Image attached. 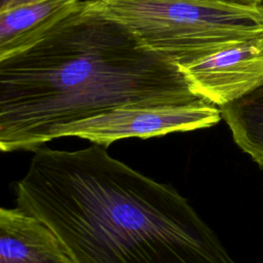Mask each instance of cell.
I'll return each mask as SVG.
<instances>
[{"instance_id":"obj_8","label":"cell","mask_w":263,"mask_h":263,"mask_svg":"<svg viewBox=\"0 0 263 263\" xmlns=\"http://www.w3.org/2000/svg\"><path fill=\"white\" fill-rule=\"evenodd\" d=\"M219 108L236 145L263 167V84Z\"/></svg>"},{"instance_id":"obj_3","label":"cell","mask_w":263,"mask_h":263,"mask_svg":"<svg viewBox=\"0 0 263 263\" xmlns=\"http://www.w3.org/2000/svg\"><path fill=\"white\" fill-rule=\"evenodd\" d=\"M144 46L183 66L263 36V5L224 0H95Z\"/></svg>"},{"instance_id":"obj_10","label":"cell","mask_w":263,"mask_h":263,"mask_svg":"<svg viewBox=\"0 0 263 263\" xmlns=\"http://www.w3.org/2000/svg\"><path fill=\"white\" fill-rule=\"evenodd\" d=\"M224 1H229L233 3H238V4H245V5H262V0H224Z\"/></svg>"},{"instance_id":"obj_5","label":"cell","mask_w":263,"mask_h":263,"mask_svg":"<svg viewBox=\"0 0 263 263\" xmlns=\"http://www.w3.org/2000/svg\"><path fill=\"white\" fill-rule=\"evenodd\" d=\"M179 67L196 96L221 107L263 84V36Z\"/></svg>"},{"instance_id":"obj_7","label":"cell","mask_w":263,"mask_h":263,"mask_svg":"<svg viewBox=\"0 0 263 263\" xmlns=\"http://www.w3.org/2000/svg\"><path fill=\"white\" fill-rule=\"evenodd\" d=\"M81 0H41L0 12V61L38 42Z\"/></svg>"},{"instance_id":"obj_11","label":"cell","mask_w":263,"mask_h":263,"mask_svg":"<svg viewBox=\"0 0 263 263\" xmlns=\"http://www.w3.org/2000/svg\"><path fill=\"white\" fill-rule=\"evenodd\" d=\"M262 5H263V0H262Z\"/></svg>"},{"instance_id":"obj_9","label":"cell","mask_w":263,"mask_h":263,"mask_svg":"<svg viewBox=\"0 0 263 263\" xmlns=\"http://www.w3.org/2000/svg\"><path fill=\"white\" fill-rule=\"evenodd\" d=\"M38 1H41V0H0V12L6 11L18 6L38 2Z\"/></svg>"},{"instance_id":"obj_4","label":"cell","mask_w":263,"mask_h":263,"mask_svg":"<svg viewBox=\"0 0 263 263\" xmlns=\"http://www.w3.org/2000/svg\"><path fill=\"white\" fill-rule=\"evenodd\" d=\"M220 108L205 100L159 108H119L63 126L58 138L77 137L108 147L126 138H151L217 124Z\"/></svg>"},{"instance_id":"obj_6","label":"cell","mask_w":263,"mask_h":263,"mask_svg":"<svg viewBox=\"0 0 263 263\" xmlns=\"http://www.w3.org/2000/svg\"><path fill=\"white\" fill-rule=\"evenodd\" d=\"M0 263L72 262L41 220L20 208H0Z\"/></svg>"},{"instance_id":"obj_1","label":"cell","mask_w":263,"mask_h":263,"mask_svg":"<svg viewBox=\"0 0 263 263\" xmlns=\"http://www.w3.org/2000/svg\"><path fill=\"white\" fill-rule=\"evenodd\" d=\"M34 152L14 186L17 208L53 232L72 263H238L187 198L106 147Z\"/></svg>"},{"instance_id":"obj_2","label":"cell","mask_w":263,"mask_h":263,"mask_svg":"<svg viewBox=\"0 0 263 263\" xmlns=\"http://www.w3.org/2000/svg\"><path fill=\"white\" fill-rule=\"evenodd\" d=\"M203 100L178 64L144 46L95 0L0 61V151L36 150L68 124L119 108Z\"/></svg>"}]
</instances>
